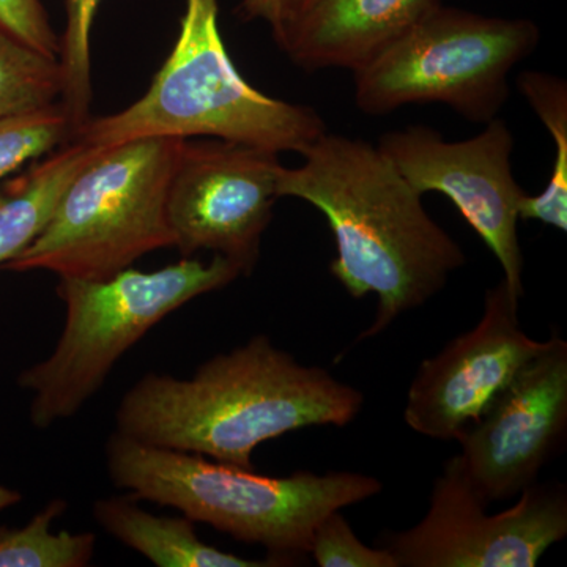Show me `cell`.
Segmentation results:
<instances>
[{"label": "cell", "mask_w": 567, "mask_h": 567, "mask_svg": "<svg viewBox=\"0 0 567 567\" xmlns=\"http://www.w3.org/2000/svg\"><path fill=\"white\" fill-rule=\"evenodd\" d=\"M539 43V28L527 18L487 17L442 3L353 71L354 104L380 117L409 104L439 103L486 125L509 100L511 71Z\"/></svg>", "instance_id": "52a82bcc"}, {"label": "cell", "mask_w": 567, "mask_h": 567, "mask_svg": "<svg viewBox=\"0 0 567 567\" xmlns=\"http://www.w3.org/2000/svg\"><path fill=\"white\" fill-rule=\"evenodd\" d=\"M315 2L316 0H284L281 13H279L276 24L271 25V31L278 28V25H281L282 22L293 20L298 14L303 13V11L308 10Z\"/></svg>", "instance_id": "cb8c5ba5"}, {"label": "cell", "mask_w": 567, "mask_h": 567, "mask_svg": "<svg viewBox=\"0 0 567 567\" xmlns=\"http://www.w3.org/2000/svg\"><path fill=\"white\" fill-rule=\"evenodd\" d=\"M66 502L54 498L21 528L0 527V567H85L95 555L93 533L52 532Z\"/></svg>", "instance_id": "ac0fdd59"}, {"label": "cell", "mask_w": 567, "mask_h": 567, "mask_svg": "<svg viewBox=\"0 0 567 567\" xmlns=\"http://www.w3.org/2000/svg\"><path fill=\"white\" fill-rule=\"evenodd\" d=\"M112 483L136 499L175 507L241 543L259 544L282 566L309 555L317 525L333 511L383 491L374 476L352 472H295L274 477L221 464L200 454L110 436Z\"/></svg>", "instance_id": "3957f363"}, {"label": "cell", "mask_w": 567, "mask_h": 567, "mask_svg": "<svg viewBox=\"0 0 567 567\" xmlns=\"http://www.w3.org/2000/svg\"><path fill=\"white\" fill-rule=\"evenodd\" d=\"M218 13V0H186L174 50L145 95L117 114L89 118L71 142L107 147L140 137L210 136L301 155L327 133L315 107L265 95L238 73Z\"/></svg>", "instance_id": "277c9868"}, {"label": "cell", "mask_w": 567, "mask_h": 567, "mask_svg": "<svg viewBox=\"0 0 567 567\" xmlns=\"http://www.w3.org/2000/svg\"><path fill=\"white\" fill-rule=\"evenodd\" d=\"M74 126L58 103L48 110L0 121V183L73 140Z\"/></svg>", "instance_id": "ffe728a7"}, {"label": "cell", "mask_w": 567, "mask_h": 567, "mask_svg": "<svg viewBox=\"0 0 567 567\" xmlns=\"http://www.w3.org/2000/svg\"><path fill=\"white\" fill-rule=\"evenodd\" d=\"M183 141L152 136L100 147L35 240L2 270L106 279L145 254L174 248L166 200Z\"/></svg>", "instance_id": "5b68a950"}, {"label": "cell", "mask_w": 567, "mask_h": 567, "mask_svg": "<svg viewBox=\"0 0 567 567\" xmlns=\"http://www.w3.org/2000/svg\"><path fill=\"white\" fill-rule=\"evenodd\" d=\"M99 148L70 142L0 183V268L35 240L69 183Z\"/></svg>", "instance_id": "9a60e30c"}, {"label": "cell", "mask_w": 567, "mask_h": 567, "mask_svg": "<svg viewBox=\"0 0 567 567\" xmlns=\"http://www.w3.org/2000/svg\"><path fill=\"white\" fill-rule=\"evenodd\" d=\"M377 145L416 192L440 193L456 205L520 301L524 252L517 223L527 193L513 174L514 136L506 122L496 117L476 136L454 142L431 126L412 125L383 134Z\"/></svg>", "instance_id": "9c48e42d"}, {"label": "cell", "mask_w": 567, "mask_h": 567, "mask_svg": "<svg viewBox=\"0 0 567 567\" xmlns=\"http://www.w3.org/2000/svg\"><path fill=\"white\" fill-rule=\"evenodd\" d=\"M517 87L527 99L537 118L551 134L557 147L554 167L546 189L537 196L524 197L520 219L539 221L567 230V84L563 78L544 71L518 74Z\"/></svg>", "instance_id": "2e32d148"}, {"label": "cell", "mask_w": 567, "mask_h": 567, "mask_svg": "<svg viewBox=\"0 0 567 567\" xmlns=\"http://www.w3.org/2000/svg\"><path fill=\"white\" fill-rule=\"evenodd\" d=\"M102 0H65L66 22L61 39L63 93L61 104L74 130L91 118L92 29Z\"/></svg>", "instance_id": "d6986e66"}, {"label": "cell", "mask_w": 567, "mask_h": 567, "mask_svg": "<svg viewBox=\"0 0 567 567\" xmlns=\"http://www.w3.org/2000/svg\"><path fill=\"white\" fill-rule=\"evenodd\" d=\"M567 432V342L551 336L480 420L457 436L462 465L487 503L516 498L558 453Z\"/></svg>", "instance_id": "8fae6325"}, {"label": "cell", "mask_w": 567, "mask_h": 567, "mask_svg": "<svg viewBox=\"0 0 567 567\" xmlns=\"http://www.w3.org/2000/svg\"><path fill=\"white\" fill-rule=\"evenodd\" d=\"M301 166L281 167L279 197L311 204L333 233L331 275L350 297L377 295L375 338L395 319L427 303L466 262L462 246L439 226L379 145L323 133Z\"/></svg>", "instance_id": "6da1fadb"}, {"label": "cell", "mask_w": 567, "mask_h": 567, "mask_svg": "<svg viewBox=\"0 0 567 567\" xmlns=\"http://www.w3.org/2000/svg\"><path fill=\"white\" fill-rule=\"evenodd\" d=\"M309 554L320 567H398L386 548L369 547L358 539L341 509L317 525Z\"/></svg>", "instance_id": "44dd1931"}, {"label": "cell", "mask_w": 567, "mask_h": 567, "mask_svg": "<svg viewBox=\"0 0 567 567\" xmlns=\"http://www.w3.org/2000/svg\"><path fill=\"white\" fill-rule=\"evenodd\" d=\"M59 58L44 54L0 25V121L22 117L61 103Z\"/></svg>", "instance_id": "e0dca14e"}, {"label": "cell", "mask_w": 567, "mask_h": 567, "mask_svg": "<svg viewBox=\"0 0 567 567\" xmlns=\"http://www.w3.org/2000/svg\"><path fill=\"white\" fill-rule=\"evenodd\" d=\"M284 0H241L238 17L244 21H265L275 25L281 13Z\"/></svg>", "instance_id": "603a6c76"}, {"label": "cell", "mask_w": 567, "mask_h": 567, "mask_svg": "<svg viewBox=\"0 0 567 567\" xmlns=\"http://www.w3.org/2000/svg\"><path fill=\"white\" fill-rule=\"evenodd\" d=\"M22 499V495L18 491H13V488L2 486L0 484V513L2 511L9 509V507L18 505Z\"/></svg>", "instance_id": "d4e9b609"}, {"label": "cell", "mask_w": 567, "mask_h": 567, "mask_svg": "<svg viewBox=\"0 0 567 567\" xmlns=\"http://www.w3.org/2000/svg\"><path fill=\"white\" fill-rule=\"evenodd\" d=\"M244 276L226 257L185 259L162 270L125 268L106 279L59 278L65 323L47 360L24 369L18 385L33 394L35 427L76 415L112 368L164 317Z\"/></svg>", "instance_id": "8992f818"}, {"label": "cell", "mask_w": 567, "mask_h": 567, "mask_svg": "<svg viewBox=\"0 0 567 567\" xmlns=\"http://www.w3.org/2000/svg\"><path fill=\"white\" fill-rule=\"evenodd\" d=\"M363 404L357 388L257 334L205 361L192 379L141 377L123 395L115 425L147 445L252 470L264 442L315 425L344 427Z\"/></svg>", "instance_id": "7a4b0ae2"}, {"label": "cell", "mask_w": 567, "mask_h": 567, "mask_svg": "<svg viewBox=\"0 0 567 567\" xmlns=\"http://www.w3.org/2000/svg\"><path fill=\"white\" fill-rule=\"evenodd\" d=\"M487 506L454 456L435 480L423 520L380 537V547L398 567H535L567 536L563 484L535 483L502 513Z\"/></svg>", "instance_id": "ba28073f"}, {"label": "cell", "mask_w": 567, "mask_h": 567, "mask_svg": "<svg viewBox=\"0 0 567 567\" xmlns=\"http://www.w3.org/2000/svg\"><path fill=\"white\" fill-rule=\"evenodd\" d=\"M440 6L442 0H316L271 32L300 69L357 71Z\"/></svg>", "instance_id": "4fadbf2b"}, {"label": "cell", "mask_w": 567, "mask_h": 567, "mask_svg": "<svg viewBox=\"0 0 567 567\" xmlns=\"http://www.w3.org/2000/svg\"><path fill=\"white\" fill-rule=\"evenodd\" d=\"M279 153L230 141H183L169 189L174 248L213 251L249 275L279 199Z\"/></svg>", "instance_id": "30bf717a"}, {"label": "cell", "mask_w": 567, "mask_h": 567, "mask_svg": "<svg viewBox=\"0 0 567 567\" xmlns=\"http://www.w3.org/2000/svg\"><path fill=\"white\" fill-rule=\"evenodd\" d=\"M0 25L44 54H61V39L41 0H0Z\"/></svg>", "instance_id": "7402d4cb"}, {"label": "cell", "mask_w": 567, "mask_h": 567, "mask_svg": "<svg viewBox=\"0 0 567 567\" xmlns=\"http://www.w3.org/2000/svg\"><path fill=\"white\" fill-rule=\"evenodd\" d=\"M518 303L502 279L487 290L476 327L420 364L404 410L412 431L457 440L543 349L546 341H535L522 330Z\"/></svg>", "instance_id": "7c38bea8"}, {"label": "cell", "mask_w": 567, "mask_h": 567, "mask_svg": "<svg viewBox=\"0 0 567 567\" xmlns=\"http://www.w3.org/2000/svg\"><path fill=\"white\" fill-rule=\"evenodd\" d=\"M93 517L104 532L158 567H274L275 558H241L208 546L188 517H163L137 506L133 495L96 499Z\"/></svg>", "instance_id": "5bb4252c"}]
</instances>
